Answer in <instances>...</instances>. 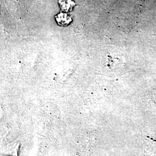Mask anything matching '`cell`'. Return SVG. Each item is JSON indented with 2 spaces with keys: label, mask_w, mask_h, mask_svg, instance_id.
Instances as JSON below:
<instances>
[{
  "label": "cell",
  "mask_w": 156,
  "mask_h": 156,
  "mask_svg": "<svg viewBox=\"0 0 156 156\" xmlns=\"http://www.w3.org/2000/svg\"><path fill=\"white\" fill-rule=\"evenodd\" d=\"M56 19L57 23L60 26H66L69 24L72 21V19L66 13H61L57 15Z\"/></svg>",
  "instance_id": "cell-1"
},
{
  "label": "cell",
  "mask_w": 156,
  "mask_h": 156,
  "mask_svg": "<svg viewBox=\"0 0 156 156\" xmlns=\"http://www.w3.org/2000/svg\"><path fill=\"white\" fill-rule=\"evenodd\" d=\"M59 4L62 10L65 12L71 11L73 6L75 5V2L71 0H59Z\"/></svg>",
  "instance_id": "cell-2"
}]
</instances>
